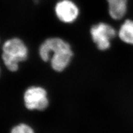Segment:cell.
I'll use <instances>...</instances> for the list:
<instances>
[{"mask_svg": "<svg viewBox=\"0 0 133 133\" xmlns=\"http://www.w3.org/2000/svg\"><path fill=\"white\" fill-rule=\"evenodd\" d=\"M55 12L61 21L68 23L76 20L79 15V9L72 1L62 0L56 4Z\"/></svg>", "mask_w": 133, "mask_h": 133, "instance_id": "5", "label": "cell"}, {"mask_svg": "<svg viewBox=\"0 0 133 133\" xmlns=\"http://www.w3.org/2000/svg\"><path fill=\"white\" fill-rule=\"evenodd\" d=\"M39 56L43 61L47 62L51 57L52 68L57 72H62L68 65L73 55L70 44L58 37L50 38L41 45Z\"/></svg>", "mask_w": 133, "mask_h": 133, "instance_id": "1", "label": "cell"}, {"mask_svg": "<svg viewBox=\"0 0 133 133\" xmlns=\"http://www.w3.org/2000/svg\"><path fill=\"white\" fill-rule=\"evenodd\" d=\"M118 36L124 42L133 44V21L127 19L124 22L119 29Z\"/></svg>", "mask_w": 133, "mask_h": 133, "instance_id": "7", "label": "cell"}, {"mask_svg": "<svg viewBox=\"0 0 133 133\" xmlns=\"http://www.w3.org/2000/svg\"><path fill=\"white\" fill-rule=\"evenodd\" d=\"M11 133H35L32 129L24 124H21L12 129Z\"/></svg>", "mask_w": 133, "mask_h": 133, "instance_id": "8", "label": "cell"}, {"mask_svg": "<svg viewBox=\"0 0 133 133\" xmlns=\"http://www.w3.org/2000/svg\"><path fill=\"white\" fill-rule=\"evenodd\" d=\"M28 49L23 42L18 38L6 41L2 46V58L8 70L16 72L18 64L27 59Z\"/></svg>", "mask_w": 133, "mask_h": 133, "instance_id": "2", "label": "cell"}, {"mask_svg": "<svg viewBox=\"0 0 133 133\" xmlns=\"http://www.w3.org/2000/svg\"><path fill=\"white\" fill-rule=\"evenodd\" d=\"M109 5V14L115 20L122 19L127 11L128 0H107Z\"/></svg>", "mask_w": 133, "mask_h": 133, "instance_id": "6", "label": "cell"}, {"mask_svg": "<svg viewBox=\"0 0 133 133\" xmlns=\"http://www.w3.org/2000/svg\"><path fill=\"white\" fill-rule=\"evenodd\" d=\"M90 35L98 48L101 51L109 48L110 41L116 35L115 29L110 25L101 22L91 28Z\"/></svg>", "mask_w": 133, "mask_h": 133, "instance_id": "3", "label": "cell"}, {"mask_svg": "<svg viewBox=\"0 0 133 133\" xmlns=\"http://www.w3.org/2000/svg\"><path fill=\"white\" fill-rule=\"evenodd\" d=\"M25 105L30 110H42L48 105L47 92L43 88L38 87H32L24 93Z\"/></svg>", "mask_w": 133, "mask_h": 133, "instance_id": "4", "label": "cell"}]
</instances>
